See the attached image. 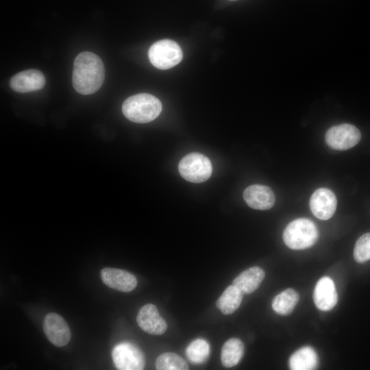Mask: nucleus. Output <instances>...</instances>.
I'll return each instance as SVG.
<instances>
[{
	"mask_svg": "<svg viewBox=\"0 0 370 370\" xmlns=\"http://www.w3.org/2000/svg\"><path fill=\"white\" fill-rule=\"evenodd\" d=\"M156 368L158 370H187L188 365L179 355L166 352L160 354L156 359Z\"/></svg>",
	"mask_w": 370,
	"mask_h": 370,
	"instance_id": "aec40b11",
	"label": "nucleus"
},
{
	"mask_svg": "<svg viewBox=\"0 0 370 370\" xmlns=\"http://www.w3.org/2000/svg\"><path fill=\"white\" fill-rule=\"evenodd\" d=\"M112 358L117 369L140 370L145 367V357L135 345L123 342L117 344L112 351Z\"/></svg>",
	"mask_w": 370,
	"mask_h": 370,
	"instance_id": "423d86ee",
	"label": "nucleus"
},
{
	"mask_svg": "<svg viewBox=\"0 0 370 370\" xmlns=\"http://www.w3.org/2000/svg\"><path fill=\"white\" fill-rule=\"evenodd\" d=\"M43 330L48 340L57 347L66 345L71 339V331L67 323L57 313L49 312L45 316Z\"/></svg>",
	"mask_w": 370,
	"mask_h": 370,
	"instance_id": "6e6552de",
	"label": "nucleus"
},
{
	"mask_svg": "<svg viewBox=\"0 0 370 370\" xmlns=\"http://www.w3.org/2000/svg\"><path fill=\"white\" fill-rule=\"evenodd\" d=\"M361 138L360 130L352 124L343 123L330 127L325 133V142L336 150H347L357 145Z\"/></svg>",
	"mask_w": 370,
	"mask_h": 370,
	"instance_id": "0eeeda50",
	"label": "nucleus"
},
{
	"mask_svg": "<svg viewBox=\"0 0 370 370\" xmlns=\"http://www.w3.org/2000/svg\"><path fill=\"white\" fill-rule=\"evenodd\" d=\"M243 293L235 285L227 286L217 301V308L224 314L234 312L240 306Z\"/></svg>",
	"mask_w": 370,
	"mask_h": 370,
	"instance_id": "f3484780",
	"label": "nucleus"
},
{
	"mask_svg": "<svg viewBox=\"0 0 370 370\" xmlns=\"http://www.w3.org/2000/svg\"><path fill=\"white\" fill-rule=\"evenodd\" d=\"M264 277L265 273L262 269L253 267L241 273L233 280V284L243 294H250L259 287Z\"/></svg>",
	"mask_w": 370,
	"mask_h": 370,
	"instance_id": "2eb2a0df",
	"label": "nucleus"
},
{
	"mask_svg": "<svg viewBox=\"0 0 370 370\" xmlns=\"http://www.w3.org/2000/svg\"><path fill=\"white\" fill-rule=\"evenodd\" d=\"M210 346L204 339L198 338L192 341L186 349L188 359L194 364L204 362L208 357Z\"/></svg>",
	"mask_w": 370,
	"mask_h": 370,
	"instance_id": "412c9836",
	"label": "nucleus"
},
{
	"mask_svg": "<svg viewBox=\"0 0 370 370\" xmlns=\"http://www.w3.org/2000/svg\"><path fill=\"white\" fill-rule=\"evenodd\" d=\"M243 198L251 208L265 210L271 208L275 203L272 190L264 185L254 184L248 186L243 193Z\"/></svg>",
	"mask_w": 370,
	"mask_h": 370,
	"instance_id": "4468645a",
	"label": "nucleus"
},
{
	"mask_svg": "<svg viewBox=\"0 0 370 370\" xmlns=\"http://www.w3.org/2000/svg\"><path fill=\"white\" fill-rule=\"evenodd\" d=\"M319 238L316 225L310 219L299 218L289 223L284 230L286 245L295 250L305 249L314 245Z\"/></svg>",
	"mask_w": 370,
	"mask_h": 370,
	"instance_id": "7ed1b4c3",
	"label": "nucleus"
},
{
	"mask_svg": "<svg viewBox=\"0 0 370 370\" xmlns=\"http://www.w3.org/2000/svg\"><path fill=\"white\" fill-rule=\"evenodd\" d=\"M313 300L317 308L323 311L332 309L338 301V295L333 280L324 276L317 282L314 292Z\"/></svg>",
	"mask_w": 370,
	"mask_h": 370,
	"instance_id": "f8f14e48",
	"label": "nucleus"
},
{
	"mask_svg": "<svg viewBox=\"0 0 370 370\" xmlns=\"http://www.w3.org/2000/svg\"><path fill=\"white\" fill-rule=\"evenodd\" d=\"M101 278L108 286L121 292H130L137 285L136 278L127 271L116 268H103Z\"/></svg>",
	"mask_w": 370,
	"mask_h": 370,
	"instance_id": "9b49d317",
	"label": "nucleus"
},
{
	"mask_svg": "<svg viewBox=\"0 0 370 370\" xmlns=\"http://www.w3.org/2000/svg\"><path fill=\"white\" fill-rule=\"evenodd\" d=\"M299 299V294L293 288H287L277 295L272 301V308L280 315L292 312Z\"/></svg>",
	"mask_w": 370,
	"mask_h": 370,
	"instance_id": "6ab92c4d",
	"label": "nucleus"
},
{
	"mask_svg": "<svg viewBox=\"0 0 370 370\" xmlns=\"http://www.w3.org/2000/svg\"><path fill=\"white\" fill-rule=\"evenodd\" d=\"M178 169L184 179L193 183L206 181L212 172L209 158L199 153H191L182 158Z\"/></svg>",
	"mask_w": 370,
	"mask_h": 370,
	"instance_id": "39448f33",
	"label": "nucleus"
},
{
	"mask_svg": "<svg viewBox=\"0 0 370 370\" xmlns=\"http://www.w3.org/2000/svg\"><path fill=\"white\" fill-rule=\"evenodd\" d=\"M148 57L155 67L165 70L179 64L182 60L183 53L177 42L164 39L154 42L149 47Z\"/></svg>",
	"mask_w": 370,
	"mask_h": 370,
	"instance_id": "20e7f679",
	"label": "nucleus"
},
{
	"mask_svg": "<svg viewBox=\"0 0 370 370\" xmlns=\"http://www.w3.org/2000/svg\"><path fill=\"white\" fill-rule=\"evenodd\" d=\"M162 110V103L155 96L140 93L126 99L122 106L124 116L130 121L149 123L158 116Z\"/></svg>",
	"mask_w": 370,
	"mask_h": 370,
	"instance_id": "f03ea898",
	"label": "nucleus"
},
{
	"mask_svg": "<svg viewBox=\"0 0 370 370\" xmlns=\"http://www.w3.org/2000/svg\"><path fill=\"white\" fill-rule=\"evenodd\" d=\"M354 258L358 263L370 260V233L362 235L357 240L354 249Z\"/></svg>",
	"mask_w": 370,
	"mask_h": 370,
	"instance_id": "4be33fe9",
	"label": "nucleus"
},
{
	"mask_svg": "<svg viewBox=\"0 0 370 370\" xmlns=\"http://www.w3.org/2000/svg\"><path fill=\"white\" fill-rule=\"evenodd\" d=\"M45 85L44 75L36 69H29L18 73L10 81L11 88L20 93L38 90Z\"/></svg>",
	"mask_w": 370,
	"mask_h": 370,
	"instance_id": "ddd939ff",
	"label": "nucleus"
},
{
	"mask_svg": "<svg viewBox=\"0 0 370 370\" xmlns=\"http://www.w3.org/2000/svg\"><path fill=\"white\" fill-rule=\"evenodd\" d=\"M229 1H236V0H229Z\"/></svg>",
	"mask_w": 370,
	"mask_h": 370,
	"instance_id": "5701e85b",
	"label": "nucleus"
},
{
	"mask_svg": "<svg viewBox=\"0 0 370 370\" xmlns=\"http://www.w3.org/2000/svg\"><path fill=\"white\" fill-rule=\"evenodd\" d=\"M337 199L330 190L325 188L317 189L310 199V208L312 213L321 220H328L334 214Z\"/></svg>",
	"mask_w": 370,
	"mask_h": 370,
	"instance_id": "1a4fd4ad",
	"label": "nucleus"
},
{
	"mask_svg": "<svg viewBox=\"0 0 370 370\" xmlns=\"http://www.w3.org/2000/svg\"><path fill=\"white\" fill-rule=\"evenodd\" d=\"M319 364L318 356L310 346H304L295 352L289 358V367L292 370L315 369Z\"/></svg>",
	"mask_w": 370,
	"mask_h": 370,
	"instance_id": "dca6fc26",
	"label": "nucleus"
},
{
	"mask_svg": "<svg viewBox=\"0 0 370 370\" xmlns=\"http://www.w3.org/2000/svg\"><path fill=\"white\" fill-rule=\"evenodd\" d=\"M105 78V68L101 58L96 54L84 51L78 54L73 64V86L81 95H90L102 86Z\"/></svg>",
	"mask_w": 370,
	"mask_h": 370,
	"instance_id": "f257e3e1",
	"label": "nucleus"
},
{
	"mask_svg": "<svg viewBox=\"0 0 370 370\" xmlns=\"http://www.w3.org/2000/svg\"><path fill=\"white\" fill-rule=\"evenodd\" d=\"M136 321L143 330L151 334H162L167 328L166 321L152 304H145L139 310Z\"/></svg>",
	"mask_w": 370,
	"mask_h": 370,
	"instance_id": "9d476101",
	"label": "nucleus"
},
{
	"mask_svg": "<svg viewBox=\"0 0 370 370\" xmlns=\"http://www.w3.org/2000/svg\"><path fill=\"white\" fill-rule=\"evenodd\" d=\"M243 354V343L236 338H230L221 348V363L225 367H232L239 362Z\"/></svg>",
	"mask_w": 370,
	"mask_h": 370,
	"instance_id": "a211bd4d",
	"label": "nucleus"
}]
</instances>
